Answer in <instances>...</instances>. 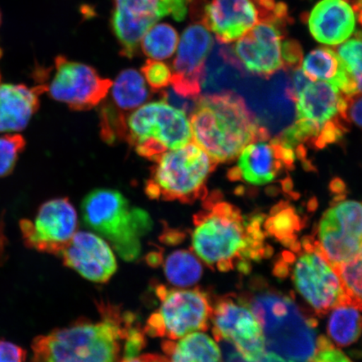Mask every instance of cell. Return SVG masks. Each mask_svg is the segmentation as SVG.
I'll list each match as a JSON object with an SVG mask.
<instances>
[{
  "mask_svg": "<svg viewBox=\"0 0 362 362\" xmlns=\"http://www.w3.org/2000/svg\"><path fill=\"white\" fill-rule=\"evenodd\" d=\"M100 320L79 319L34 339L30 362H120L146 346L135 316L102 302Z\"/></svg>",
  "mask_w": 362,
  "mask_h": 362,
  "instance_id": "obj_1",
  "label": "cell"
},
{
  "mask_svg": "<svg viewBox=\"0 0 362 362\" xmlns=\"http://www.w3.org/2000/svg\"><path fill=\"white\" fill-rule=\"evenodd\" d=\"M202 201V209L193 217L192 243L194 253L207 266L247 274L252 262L269 255L262 230L264 217L244 216L217 191Z\"/></svg>",
  "mask_w": 362,
  "mask_h": 362,
  "instance_id": "obj_2",
  "label": "cell"
},
{
  "mask_svg": "<svg viewBox=\"0 0 362 362\" xmlns=\"http://www.w3.org/2000/svg\"><path fill=\"white\" fill-rule=\"evenodd\" d=\"M196 101L189 120L192 139L217 165L235 160L250 144L269 140L268 130L239 95L225 90Z\"/></svg>",
  "mask_w": 362,
  "mask_h": 362,
  "instance_id": "obj_3",
  "label": "cell"
},
{
  "mask_svg": "<svg viewBox=\"0 0 362 362\" xmlns=\"http://www.w3.org/2000/svg\"><path fill=\"white\" fill-rule=\"evenodd\" d=\"M243 298L261 325L266 351L288 362L310 361L317 341L314 319L274 289H261Z\"/></svg>",
  "mask_w": 362,
  "mask_h": 362,
  "instance_id": "obj_4",
  "label": "cell"
},
{
  "mask_svg": "<svg viewBox=\"0 0 362 362\" xmlns=\"http://www.w3.org/2000/svg\"><path fill=\"white\" fill-rule=\"evenodd\" d=\"M81 208L86 226L107 240L122 259H138L142 239L153 228L146 210L133 206L123 194L112 189H93Z\"/></svg>",
  "mask_w": 362,
  "mask_h": 362,
  "instance_id": "obj_5",
  "label": "cell"
},
{
  "mask_svg": "<svg viewBox=\"0 0 362 362\" xmlns=\"http://www.w3.org/2000/svg\"><path fill=\"white\" fill-rule=\"evenodd\" d=\"M155 162L144 187L152 200L192 204L207 196V180L217 164L196 143L167 151Z\"/></svg>",
  "mask_w": 362,
  "mask_h": 362,
  "instance_id": "obj_6",
  "label": "cell"
},
{
  "mask_svg": "<svg viewBox=\"0 0 362 362\" xmlns=\"http://www.w3.org/2000/svg\"><path fill=\"white\" fill-rule=\"evenodd\" d=\"M191 122L165 100L139 107L127 116L124 141L140 156L156 161L163 153L192 141Z\"/></svg>",
  "mask_w": 362,
  "mask_h": 362,
  "instance_id": "obj_7",
  "label": "cell"
},
{
  "mask_svg": "<svg viewBox=\"0 0 362 362\" xmlns=\"http://www.w3.org/2000/svg\"><path fill=\"white\" fill-rule=\"evenodd\" d=\"M277 265L292 269H284L279 275L291 271L294 286L317 315H327L339 305H347L341 280L314 238L303 239Z\"/></svg>",
  "mask_w": 362,
  "mask_h": 362,
  "instance_id": "obj_8",
  "label": "cell"
},
{
  "mask_svg": "<svg viewBox=\"0 0 362 362\" xmlns=\"http://www.w3.org/2000/svg\"><path fill=\"white\" fill-rule=\"evenodd\" d=\"M160 306L147 320L144 332L152 337L175 341L197 332H206L211 322L212 302L201 288L156 287Z\"/></svg>",
  "mask_w": 362,
  "mask_h": 362,
  "instance_id": "obj_9",
  "label": "cell"
},
{
  "mask_svg": "<svg viewBox=\"0 0 362 362\" xmlns=\"http://www.w3.org/2000/svg\"><path fill=\"white\" fill-rule=\"evenodd\" d=\"M296 103V120L284 131L279 139L294 148L307 143L315 147L322 131L338 120L348 121V98L334 86L317 81L298 94Z\"/></svg>",
  "mask_w": 362,
  "mask_h": 362,
  "instance_id": "obj_10",
  "label": "cell"
},
{
  "mask_svg": "<svg viewBox=\"0 0 362 362\" xmlns=\"http://www.w3.org/2000/svg\"><path fill=\"white\" fill-rule=\"evenodd\" d=\"M54 70H40L37 85L53 100L66 104L74 111L92 110L107 97L112 81L103 78L93 67L63 56L54 62Z\"/></svg>",
  "mask_w": 362,
  "mask_h": 362,
  "instance_id": "obj_11",
  "label": "cell"
},
{
  "mask_svg": "<svg viewBox=\"0 0 362 362\" xmlns=\"http://www.w3.org/2000/svg\"><path fill=\"white\" fill-rule=\"evenodd\" d=\"M193 0H115L113 31L121 47V55L133 58L140 42L156 23L165 16L182 21Z\"/></svg>",
  "mask_w": 362,
  "mask_h": 362,
  "instance_id": "obj_12",
  "label": "cell"
},
{
  "mask_svg": "<svg viewBox=\"0 0 362 362\" xmlns=\"http://www.w3.org/2000/svg\"><path fill=\"white\" fill-rule=\"evenodd\" d=\"M212 307V333L216 342L229 341L247 361H259L266 352L264 333L245 298L221 297Z\"/></svg>",
  "mask_w": 362,
  "mask_h": 362,
  "instance_id": "obj_13",
  "label": "cell"
},
{
  "mask_svg": "<svg viewBox=\"0 0 362 362\" xmlns=\"http://www.w3.org/2000/svg\"><path fill=\"white\" fill-rule=\"evenodd\" d=\"M20 225L27 247L61 255L78 230V214L68 198H55L40 206L33 221L21 220Z\"/></svg>",
  "mask_w": 362,
  "mask_h": 362,
  "instance_id": "obj_14",
  "label": "cell"
},
{
  "mask_svg": "<svg viewBox=\"0 0 362 362\" xmlns=\"http://www.w3.org/2000/svg\"><path fill=\"white\" fill-rule=\"evenodd\" d=\"M316 240L333 267L350 261L362 245V203L341 201L322 216Z\"/></svg>",
  "mask_w": 362,
  "mask_h": 362,
  "instance_id": "obj_15",
  "label": "cell"
},
{
  "mask_svg": "<svg viewBox=\"0 0 362 362\" xmlns=\"http://www.w3.org/2000/svg\"><path fill=\"white\" fill-rule=\"evenodd\" d=\"M214 40L209 30L196 22L185 29L173 62L170 84L183 98L197 100L205 81V66Z\"/></svg>",
  "mask_w": 362,
  "mask_h": 362,
  "instance_id": "obj_16",
  "label": "cell"
},
{
  "mask_svg": "<svg viewBox=\"0 0 362 362\" xmlns=\"http://www.w3.org/2000/svg\"><path fill=\"white\" fill-rule=\"evenodd\" d=\"M257 0H193L192 17L202 23L224 44L235 42L246 35L260 21Z\"/></svg>",
  "mask_w": 362,
  "mask_h": 362,
  "instance_id": "obj_17",
  "label": "cell"
},
{
  "mask_svg": "<svg viewBox=\"0 0 362 362\" xmlns=\"http://www.w3.org/2000/svg\"><path fill=\"white\" fill-rule=\"evenodd\" d=\"M285 25L274 21H260L238 40L232 49L243 71L268 78L281 69Z\"/></svg>",
  "mask_w": 362,
  "mask_h": 362,
  "instance_id": "obj_18",
  "label": "cell"
},
{
  "mask_svg": "<svg viewBox=\"0 0 362 362\" xmlns=\"http://www.w3.org/2000/svg\"><path fill=\"white\" fill-rule=\"evenodd\" d=\"M296 161L293 148L279 139L249 144L239 156L238 165L228 172L232 180H243L256 185L272 182L284 168H292Z\"/></svg>",
  "mask_w": 362,
  "mask_h": 362,
  "instance_id": "obj_19",
  "label": "cell"
},
{
  "mask_svg": "<svg viewBox=\"0 0 362 362\" xmlns=\"http://www.w3.org/2000/svg\"><path fill=\"white\" fill-rule=\"evenodd\" d=\"M61 255L63 264L90 282L106 283L117 271L116 257L110 245L92 233H76Z\"/></svg>",
  "mask_w": 362,
  "mask_h": 362,
  "instance_id": "obj_20",
  "label": "cell"
},
{
  "mask_svg": "<svg viewBox=\"0 0 362 362\" xmlns=\"http://www.w3.org/2000/svg\"><path fill=\"white\" fill-rule=\"evenodd\" d=\"M308 21L311 35L322 44H341L355 33V12L345 0H321Z\"/></svg>",
  "mask_w": 362,
  "mask_h": 362,
  "instance_id": "obj_21",
  "label": "cell"
},
{
  "mask_svg": "<svg viewBox=\"0 0 362 362\" xmlns=\"http://www.w3.org/2000/svg\"><path fill=\"white\" fill-rule=\"evenodd\" d=\"M44 94L40 86L0 85V133L20 132L28 126L40 105Z\"/></svg>",
  "mask_w": 362,
  "mask_h": 362,
  "instance_id": "obj_22",
  "label": "cell"
},
{
  "mask_svg": "<svg viewBox=\"0 0 362 362\" xmlns=\"http://www.w3.org/2000/svg\"><path fill=\"white\" fill-rule=\"evenodd\" d=\"M303 71L312 81H325L334 86L348 98L357 94L354 81L332 49L320 47L312 51L303 63Z\"/></svg>",
  "mask_w": 362,
  "mask_h": 362,
  "instance_id": "obj_23",
  "label": "cell"
},
{
  "mask_svg": "<svg viewBox=\"0 0 362 362\" xmlns=\"http://www.w3.org/2000/svg\"><path fill=\"white\" fill-rule=\"evenodd\" d=\"M162 350L170 362H223L220 346L202 332L175 341L167 339L162 343Z\"/></svg>",
  "mask_w": 362,
  "mask_h": 362,
  "instance_id": "obj_24",
  "label": "cell"
},
{
  "mask_svg": "<svg viewBox=\"0 0 362 362\" xmlns=\"http://www.w3.org/2000/svg\"><path fill=\"white\" fill-rule=\"evenodd\" d=\"M112 98L120 115L136 110L144 105L148 98L144 76L134 69H126L117 76L112 85Z\"/></svg>",
  "mask_w": 362,
  "mask_h": 362,
  "instance_id": "obj_25",
  "label": "cell"
},
{
  "mask_svg": "<svg viewBox=\"0 0 362 362\" xmlns=\"http://www.w3.org/2000/svg\"><path fill=\"white\" fill-rule=\"evenodd\" d=\"M332 310L328 323L329 337L339 346L351 345L362 332V316L359 310L349 305H342Z\"/></svg>",
  "mask_w": 362,
  "mask_h": 362,
  "instance_id": "obj_26",
  "label": "cell"
},
{
  "mask_svg": "<svg viewBox=\"0 0 362 362\" xmlns=\"http://www.w3.org/2000/svg\"><path fill=\"white\" fill-rule=\"evenodd\" d=\"M164 272L168 281L180 288L191 287L201 279L202 265L194 253L177 250L166 257Z\"/></svg>",
  "mask_w": 362,
  "mask_h": 362,
  "instance_id": "obj_27",
  "label": "cell"
},
{
  "mask_svg": "<svg viewBox=\"0 0 362 362\" xmlns=\"http://www.w3.org/2000/svg\"><path fill=\"white\" fill-rule=\"evenodd\" d=\"M178 42L177 31L168 24H160L151 27L144 35L141 47L144 55L161 61L173 55Z\"/></svg>",
  "mask_w": 362,
  "mask_h": 362,
  "instance_id": "obj_28",
  "label": "cell"
},
{
  "mask_svg": "<svg viewBox=\"0 0 362 362\" xmlns=\"http://www.w3.org/2000/svg\"><path fill=\"white\" fill-rule=\"evenodd\" d=\"M265 228L270 235L291 249L298 243L296 233L300 228V220L293 208L280 204L273 216L266 221Z\"/></svg>",
  "mask_w": 362,
  "mask_h": 362,
  "instance_id": "obj_29",
  "label": "cell"
},
{
  "mask_svg": "<svg viewBox=\"0 0 362 362\" xmlns=\"http://www.w3.org/2000/svg\"><path fill=\"white\" fill-rule=\"evenodd\" d=\"M341 280L346 304L362 310V259H354L333 268Z\"/></svg>",
  "mask_w": 362,
  "mask_h": 362,
  "instance_id": "obj_30",
  "label": "cell"
},
{
  "mask_svg": "<svg viewBox=\"0 0 362 362\" xmlns=\"http://www.w3.org/2000/svg\"><path fill=\"white\" fill-rule=\"evenodd\" d=\"M337 54L354 81L357 94L362 93V33L342 44Z\"/></svg>",
  "mask_w": 362,
  "mask_h": 362,
  "instance_id": "obj_31",
  "label": "cell"
},
{
  "mask_svg": "<svg viewBox=\"0 0 362 362\" xmlns=\"http://www.w3.org/2000/svg\"><path fill=\"white\" fill-rule=\"evenodd\" d=\"M25 146V139L19 134L0 136V178L12 173Z\"/></svg>",
  "mask_w": 362,
  "mask_h": 362,
  "instance_id": "obj_32",
  "label": "cell"
},
{
  "mask_svg": "<svg viewBox=\"0 0 362 362\" xmlns=\"http://www.w3.org/2000/svg\"><path fill=\"white\" fill-rule=\"evenodd\" d=\"M144 78L155 92L164 89L170 84L172 72L164 62L148 60L141 68Z\"/></svg>",
  "mask_w": 362,
  "mask_h": 362,
  "instance_id": "obj_33",
  "label": "cell"
},
{
  "mask_svg": "<svg viewBox=\"0 0 362 362\" xmlns=\"http://www.w3.org/2000/svg\"><path fill=\"white\" fill-rule=\"evenodd\" d=\"M310 362H352L344 353L322 336L317 339L316 349Z\"/></svg>",
  "mask_w": 362,
  "mask_h": 362,
  "instance_id": "obj_34",
  "label": "cell"
},
{
  "mask_svg": "<svg viewBox=\"0 0 362 362\" xmlns=\"http://www.w3.org/2000/svg\"><path fill=\"white\" fill-rule=\"evenodd\" d=\"M283 67L297 69L301 66L303 51L300 43L294 40H286L281 48Z\"/></svg>",
  "mask_w": 362,
  "mask_h": 362,
  "instance_id": "obj_35",
  "label": "cell"
},
{
  "mask_svg": "<svg viewBox=\"0 0 362 362\" xmlns=\"http://www.w3.org/2000/svg\"><path fill=\"white\" fill-rule=\"evenodd\" d=\"M26 351L15 343L0 339V362H25Z\"/></svg>",
  "mask_w": 362,
  "mask_h": 362,
  "instance_id": "obj_36",
  "label": "cell"
},
{
  "mask_svg": "<svg viewBox=\"0 0 362 362\" xmlns=\"http://www.w3.org/2000/svg\"><path fill=\"white\" fill-rule=\"evenodd\" d=\"M346 115L348 121L362 128V93L348 98Z\"/></svg>",
  "mask_w": 362,
  "mask_h": 362,
  "instance_id": "obj_37",
  "label": "cell"
},
{
  "mask_svg": "<svg viewBox=\"0 0 362 362\" xmlns=\"http://www.w3.org/2000/svg\"><path fill=\"white\" fill-rule=\"evenodd\" d=\"M311 81H312L307 78L304 71H303L300 68H297L293 72L291 88L288 89V98H291L292 101L296 102L298 94H300Z\"/></svg>",
  "mask_w": 362,
  "mask_h": 362,
  "instance_id": "obj_38",
  "label": "cell"
},
{
  "mask_svg": "<svg viewBox=\"0 0 362 362\" xmlns=\"http://www.w3.org/2000/svg\"><path fill=\"white\" fill-rule=\"evenodd\" d=\"M218 343H220L221 348L223 362H251L244 358V357L238 351L236 348H235L229 341H219Z\"/></svg>",
  "mask_w": 362,
  "mask_h": 362,
  "instance_id": "obj_39",
  "label": "cell"
},
{
  "mask_svg": "<svg viewBox=\"0 0 362 362\" xmlns=\"http://www.w3.org/2000/svg\"><path fill=\"white\" fill-rule=\"evenodd\" d=\"M142 362H170L166 356H162L157 354H146L139 356Z\"/></svg>",
  "mask_w": 362,
  "mask_h": 362,
  "instance_id": "obj_40",
  "label": "cell"
},
{
  "mask_svg": "<svg viewBox=\"0 0 362 362\" xmlns=\"http://www.w3.org/2000/svg\"><path fill=\"white\" fill-rule=\"evenodd\" d=\"M260 362H288L281 357H279L277 355H275L274 353L266 351L264 356L262 357V359L259 361Z\"/></svg>",
  "mask_w": 362,
  "mask_h": 362,
  "instance_id": "obj_41",
  "label": "cell"
},
{
  "mask_svg": "<svg viewBox=\"0 0 362 362\" xmlns=\"http://www.w3.org/2000/svg\"><path fill=\"white\" fill-rule=\"evenodd\" d=\"M120 362H142L139 357H125Z\"/></svg>",
  "mask_w": 362,
  "mask_h": 362,
  "instance_id": "obj_42",
  "label": "cell"
},
{
  "mask_svg": "<svg viewBox=\"0 0 362 362\" xmlns=\"http://www.w3.org/2000/svg\"><path fill=\"white\" fill-rule=\"evenodd\" d=\"M361 8H362V0H357L355 10H359Z\"/></svg>",
  "mask_w": 362,
  "mask_h": 362,
  "instance_id": "obj_43",
  "label": "cell"
},
{
  "mask_svg": "<svg viewBox=\"0 0 362 362\" xmlns=\"http://www.w3.org/2000/svg\"><path fill=\"white\" fill-rule=\"evenodd\" d=\"M358 256L361 257V259H362V245L361 247V249H360V252L358 253Z\"/></svg>",
  "mask_w": 362,
  "mask_h": 362,
  "instance_id": "obj_44",
  "label": "cell"
},
{
  "mask_svg": "<svg viewBox=\"0 0 362 362\" xmlns=\"http://www.w3.org/2000/svg\"><path fill=\"white\" fill-rule=\"evenodd\" d=\"M1 22H2V13H1V11H0V25H1Z\"/></svg>",
  "mask_w": 362,
  "mask_h": 362,
  "instance_id": "obj_45",
  "label": "cell"
},
{
  "mask_svg": "<svg viewBox=\"0 0 362 362\" xmlns=\"http://www.w3.org/2000/svg\"><path fill=\"white\" fill-rule=\"evenodd\" d=\"M0 80H1V75H0Z\"/></svg>",
  "mask_w": 362,
  "mask_h": 362,
  "instance_id": "obj_46",
  "label": "cell"
}]
</instances>
